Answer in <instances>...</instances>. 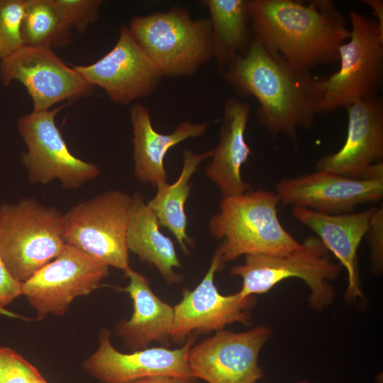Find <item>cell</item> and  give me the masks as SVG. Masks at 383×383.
<instances>
[{"label":"cell","instance_id":"obj_1","mask_svg":"<svg viewBox=\"0 0 383 383\" xmlns=\"http://www.w3.org/2000/svg\"><path fill=\"white\" fill-rule=\"evenodd\" d=\"M221 75L238 96L257 99V123L272 136L296 143L297 129L311 128L320 113L324 79L272 57L254 38Z\"/></svg>","mask_w":383,"mask_h":383},{"label":"cell","instance_id":"obj_2","mask_svg":"<svg viewBox=\"0 0 383 383\" xmlns=\"http://www.w3.org/2000/svg\"><path fill=\"white\" fill-rule=\"evenodd\" d=\"M254 39L272 57L305 72L339 62L350 36L347 18L330 0H251Z\"/></svg>","mask_w":383,"mask_h":383},{"label":"cell","instance_id":"obj_3","mask_svg":"<svg viewBox=\"0 0 383 383\" xmlns=\"http://www.w3.org/2000/svg\"><path fill=\"white\" fill-rule=\"evenodd\" d=\"M279 202L275 192L262 189L221 199L209 229L214 238L222 240L223 265L242 255H282L301 246L279 221Z\"/></svg>","mask_w":383,"mask_h":383},{"label":"cell","instance_id":"obj_4","mask_svg":"<svg viewBox=\"0 0 383 383\" xmlns=\"http://www.w3.org/2000/svg\"><path fill=\"white\" fill-rule=\"evenodd\" d=\"M128 28L162 77L192 76L213 59L209 18L194 20L186 8L135 16Z\"/></svg>","mask_w":383,"mask_h":383},{"label":"cell","instance_id":"obj_5","mask_svg":"<svg viewBox=\"0 0 383 383\" xmlns=\"http://www.w3.org/2000/svg\"><path fill=\"white\" fill-rule=\"evenodd\" d=\"M62 216L34 198L0 204V252L16 281L24 283L63 251Z\"/></svg>","mask_w":383,"mask_h":383},{"label":"cell","instance_id":"obj_6","mask_svg":"<svg viewBox=\"0 0 383 383\" xmlns=\"http://www.w3.org/2000/svg\"><path fill=\"white\" fill-rule=\"evenodd\" d=\"M330 253L318 238L309 236L299 248L288 253L246 255L245 262L233 267L230 274L242 279L238 292L242 299L266 293L285 279L299 278L311 290V307L322 310L332 304L335 296L328 282L341 273L340 265L331 260Z\"/></svg>","mask_w":383,"mask_h":383},{"label":"cell","instance_id":"obj_7","mask_svg":"<svg viewBox=\"0 0 383 383\" xmlns=\"http://www.w3.org/2000/svg\"><path fill=\"white\" fill-rule=\"evenodd\" d=\"M132 196L109 190L72 207L62 216V238L73 247L110 267H130L126 243Z\"/></svg>","mask_w":383,"mask_h":383},{"label":"cell","instance_id":"obj_8","mask_svg":"<svg viewBox=\"0 0 383 383\" xmlns=\"http://www.w3.org/2000/svg\"><path fill=\"white\" fill-rule=\"evenodd\" d=\"M350 36L339 48V70L324 79L320 113L347 108L376 95L383 77V33L375 19L351 11Z\"/></svg>","mask_w":383,"mask_h":383},{"label":"cell","instance_id":"obj_9","mask_svg":"<svg viewBox=\"0 0 383 383\" xmlns=\"http://www.w3.org/2000/svg\"><path fill=\"white\" fill-rule=\"evenodd\" d=\"M70 104L32 111L18 119V131L27 146L21 161L30 184H46L57 179L64 189H72L100 174L99 166L71 153L56 125L57 113Z\"/></svg>","mask_w":383,"mask_h":383},{"label":"cell","instance_id":"obj_10","mask_svg":"<svg viewBox=\"0 0 383 383\" xmlns=\"http://www.w3.org/2000/svg\"><path fill=\"white\" fill-rule=\"evenodd\" d=\"M109 267L69 245L53 260L23 283V295L37 318L64 315L73 300L101 286Z\"/></svg>","mask_w":383,"mask_h":383},{"label":"cell","instance_id":"obj_11","mask_svg":"<svg viewBox=\"0 0 383 383\" xmlns=\"http://www.w3.org/2000/svg\"><path fill=\"white\" fill-rule=\"evenodd\" d=\"M1 77L9 85L13 79L26 87L33 102V111H45L62 101L72 103L92 94L88 83L67 66L51 47L23 45L1 59Z\"/></svg>","mask_w":383,"mask_h":383},{"label":"cell","instance_id":"obj_12","mask_svg":"<svg viewBox=\"0 0 383 383\" xmlns=\"http://www.w3.org/2000/svg\"><path fill=\"white\" fill-rule=\"evenodd\" d=\"M271 335V330L262 326L241 333L217 331L191 348L190 373L207 383H255L265 375L258 357Z\"/></svg>","mask_w":383,"mask_h":383},{"label":"cell","instance_id":"obj_13","mask_svg":"<svg viewBox=\"0 0 383 383\" xmlns=\"http://www.w3.org/2000/svg\"><path fill=\"white\" fill-rule=\"evenodd\" d=\"M223 267L218 246L199 284L192 291L185 289L181 301L173 306L171 340L182 343L192 334L217 331L237 322L250 325V309L255 304V298L250 296L242 299L238 292L221 294L214 283V276Z\"/></svg>","mask_w":383,"mask_h":383},{"label":"cell","instance_id":"obj_14","mask_svg":"<svg viewBox=\"0 0 383 383\" xmlns=\"http://www.w3.org/2000/svg\"><path fill=\"white\" fill-rule=\"evenodd\" d=\"M72 67L121 105L151 95L163 77L126 25L121 26L118 39L106 55L91 65Z\"/></svg>","mask_w":383,"mask_h":383},{"label":"cell","instance_id":"obj_15","mask_svg":"<svg viewBox=\"0 0 383 383\" xmlns=\"http://www.w3.org/2000/svg\"><path fill=\"white\" fill-rule=\"evenodd\" d=\"M194 341L190 335L180 348L162 346L123 353L113 345L109 331L102 329L98 348L84 361L83 367L101 383H129L151 376L173 377L192 383L194 378L187 358Z\"/></svg>","mask_w":383,"mask_h":383},{"label":"cell","instance_id":"obj_16","mask_svg":"<svg viewBox=\"0 0 383 383\" xmlns=\"http://www.w3.org/2000/svg\"><path fill=\"white\" fill-rule=\"evenodd\" d=\"M280 202L325 214L351 213L383 197V178H350L326 171L287 177L275 187Z\"/></svg>","mask_w":383,"mask_h":383},{"label":"cell","instance_id":"obj_17","mask_svg":"<svg viewBox=\"0 0 383 383\" xmlns=\"http://www.w3.org/2000/svg\"><path fill=\"white\" fill-rule=\"evenodd\" d=\"M345 141L335 153L321 157L317 171L360 178L366 169L383 157V100L379 95L360 100L347 108Z\"/></svg>","mask_w":383,"mask_h":383},{"label":"cell","instance_id":"obj_18","mask_svg":"<svg viewBox=\"0 0 383 383\" xmlns=\"http://www.w3.org/2000/svg\"><path fill=\"white\" fill-rule=\"evenodd\" d=\"M376 208L343 214H325L300 207L292 209L294 217L314 232L347 270L348 301L364 299L359 286L357 253Z\"/></svg>","mask_w":383,"mask_h":383},{"label":"cell","instance_id":"obj_19","mask_svg":"<svg viewBox=\"0 0 383 383\" xmlns=\"http://www.w3.org/2000/svg\"><path fill=\"white\" fill-rule=\"evenodd\" d=\"M250 114V105L236 98L228 99L224 104L219 140L205 170V175L215 184L222 198L251 190L240 171L251 153L245 138Z\"/></svg>","mask_w":383,"mask_h":383},{"label":"cell","instance_id":"obj_20","mask_svg":"<svg viewBox=\"0 0 383 383\" xmlns=\"http://www.w3.org/2000/svg\"><path fill=\"white\" fill-rule=\"evenodd\" d=\"M133 127V158L134 175L140 182L157 188L167 183L165 157L169 150L189 139L203 136L209 122L182 121L172 132L165 134L156 131L152 124L149 109L140 104L130 110Z\"/></svg>","mask_w":383,"mask_h":383},{"label":"cell","instance_id":"obj_21","mask_svg":"<svg viewBox=\"0 0 383 383\" xmlns=\"http://www.w3.org/2000/svg\"><path fill=\"white\" fill-rule=\"evenodd\" d=\"M124 272L129 284L119 289L128 294L133 312L116 326V334L132 351L147 348L152 342L163 347L170 345L174 322V308L161 300L152 290L150 282L131 267Z\"/></svg>","mask_w":383,"mask_h":383},{"label":"cell","instance_id":"obj_22","mask_svg":"<svg viewBox=\"0 0 383 383\" xmlns=\"http://www.w3.org/2000/svg\"><path fill=\"white\" fill-rule=\"evenodd\" d=\"M126 243L129 252L155 267L167 284L182 281V275L174 270L182 264L173 241L161 232L156 216L139 192L132 196Z\"/></svg>","mask_w":383,"mask_h":383},{"label":"cell","instance_id":"obj_23","mask_svg":"<svg viewBox=\"0 0 383 383\" xmlns=\"http://www.w3.org/2000/svg\"><path fill=\"white\" fill-rule=\"evenodd\" d=\"M210 13L213 54L218 72L248 52L254 38L251 28V0H204Z\"/></svg>","mask_w":383,"mask_h":383},{"label":"cell","instance_id":"obj_24","mask_svg":"<svg viewBox=\"0 0 383 383\" xmlns=\"http://www.w3.org/2000/svg\"><path fill=\"white\" fill-rule=\"evenodd\" d=\"M212 154V150L197 154L189 149H184L183 165L177 181L157 187L155 195L147 203L156 216L160 226L171 232L184 254H189V247L194 243L187 233L185 211L192 188L190 181L200 164L211 157Z\"/></svg>","mask_w":383,"mask_h":383},{"label":"cell","instance_id":"obj_25","mask_svg":"<svg viewBox=\"0 0 383 383\" xmlns=\"http://www.w3.org/2000/svg\"><path fill=\"white\" fill-rule=\"evenodd\" d=\"M67 26L51 0H26L21 26L23 45L29 47H61L70 40Z\"/></svg>","mask_w":383,"mask_h":383},{"label":"cell","instance_id":"obj_26","mask_svg":"<svg viewBox=\"0 0 383 383\" xmlns=\"http://www.w3.org/2000/svg\"><path fill=\"white\" fill-rule=\"evenodd\" d=\"M26 0H0V58L22 47L21 26Z\"/></svg>","mask_w":383,"mask_h":383},{"label":"cell","instance_id":"obj_27","mask_svg":"<svg viewBox=\"0 0 383 383\" xmlns=\"http://www.w3.org/2000/svg\"><path fill=\"white\" fill-rule=\"evenodd\" d=\"M51 2L68 28L80 33L99 18L101 0H51Z\"/></svg>","mask_w":383,"mask_h":383},{"label":"cell","instance_id":"obj_28","mask_svg":"<svg viewBox=\"0 0 383 383\" xmlns=\"http://www.w3.org/2000/svg\"><path fill=\"white\" fill-rule=\"evenodd\" d=\"M40 374L37 368L9 348H0V383H30Z\"/></svg>","mask_w":383,"mask_h":383},{"label":"cell","instance_id":"obj_29","mask_svg":"<svg viewBox=\"0 0 383 383\" xmlns=\"http://www.w3.org/2000/svg\"><path fill=\"white\" fill-rule=\"evenodd\" d=\"M370 248L371 270L379 275L383 270V207L376 208L365 235Z\"/></svg>","mask_w":383,"mask_h":383},{"label":"cell","instance_id":"obj_30","mask_svg":"<svg viewBox=\"0 0 383 383\" xmlns=\"http://www.w3.org/2000/svg\"><path fill=\"white\" fill-rule=\"evenodd\" d=\"M23 295V283L16 281L7 270L0 252V313L15 316L5 306Z\"/></svg>","mask_w":383,"mask_h":383},{"label":"cell","instance_id":"obj_31","mask_svg":"<svg viewBox=\"0 0 383 383\" xmlns=\"http://www.w3.org/2000/svg\"><path fill=\"white\" fill-rule=\"evenodd\" d=\"M362 4L371 8L376 17V22L379 30L383 33V1L382 0H362Z\"/></svg>","mask_w":383,"mask_h":383},{"label":"cell","instance_id":"obj_32","mask_svg":"<svg viewBox=\"0 0 383 383\" xmlns=\"http://www.w3.org/2000/svg\"><path fill=\"white\" fill-rule=\"evenodd\" d=\"M129 383H190L182 379L168 376H151L141 378Z\"/></svg>","mask_w":383,"mask_h":383},{"label":"cell","instance_id":"obj_33","mask_svg":"<svg viewBox=\"0 0 383 383\" xmlns=\"http://www.w3.org/2000/svg\"><path fill=\"white\" fill-rule=\"evenodd\" d=\"M30 383H48L43 377L39 374L35 377H34Z\"/></svg>","mask_w":383,"mask_h":383},{"label":"cell","instance_id":"obj_34","mask_svg":"<svg viewBox=\"0 0 383 383\" xmlns=\"http://www.w3.org/2000/svg\"><path fill=\"white\" fill-rule=\"evenodd\" d=\"M298 383H311V382H310L308 381V380L304 379V380H299V381L298 382Z\"/></svg>","mask_w":383,"mask_h":383},{"label":"cell","instance_id":"obj_35","mask_svg":"<svg viewBox=\"0 0 383 383\" xmlns=\"http://www.w3.org/2000/svg\"><path fill=\"white\" fill-rule=\"evenodd\" d=\"M0 47H1V43H0Z\"/></svg>","mask_w":383,"mask_h":383},{"label":"cell","instance_id":"obj_36","mask_svg":"<svg viewBox=\"0 0 383 383\" xmlns=\"http://www.w3.org/2000/svg\"><path fill=\"white\" fill-rule=\"evenodd\" d=\"M255 383H257V382H255Z\"/></svg>","mask_w":383,"mask_h":383}]
</instances>
